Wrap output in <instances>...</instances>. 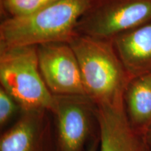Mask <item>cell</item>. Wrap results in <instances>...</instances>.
<instances>
[{
	"mask_svg": "<svg viewBox=\"0 0 151 151\" xmlns=\"http://www.w3.org/2000/svg\"><path fill=\"white\" fill-rule=\"evenodd\" d=\"M56 151H83L91 141L96 106L85 95H54Z\"/></svg>",
	"mask_w": 151,
	"mask_h": 151,
	"instance_id": "5",
	"label": "cell"
},
{
	"mask_svg": "<svg viewBox=\"0 0 151 151\" xmlns=\"http://www.w3.org/2000/svg\"><path fill=\"white\" fill-rule=\"evenodd\" d=\"M58 0H0V12L4 18L27 16Z\"/></svg>",
	"mask_w": 151,
	"mask_h": 151,
	"instance_id": "11",
	"label": "cell"
},
{
	"mask_svg": "<svg viewBox=\"0 0 151 151\" xmlns=\"http://www.w3.org/2000/svg\"><path fill=\"white\" fill-rule=\"evenodd\" d=\"M151 20V0H91L77 23L80 35L112 40Z\"/></svg>",
	"mask_w": 151,
	"mask_h": 151,
	"instance_id": "4",
	"label": "cell"
},
{
	"mask_svg": "<svg viewBox=\"0 0 151 151\" xmlns=\"http://www.w3.org/2000/svg\"><path fill=\"white\" fill-rule=\"evenodd\" d=\"M112 43L131 78L151 71V20L116 36Z\"/></svg>",
	"mask_w": 151,
	"mask_h": 151,
	"instance_id": "9",
	"label": "cell"
},
{
	"mask_svg": "<svg viewBox=\"0 0 151 151\" xmlns=\"http://www.w3.org/2000/svg\"><path fill=\"white\" fill-rule=\"evenodd\" d=\"M46 110L22 111L0 139V151H56L55 141Z\"/></svg>",
	"mask_w": 151,
	"mask_h": 151,
	"instance_id": "7",
	"label": "cell"
},
{
	"mask_svg": "<svg viewBox=\"0 0 151 151\" xmlns=\"http://www.w3.org/2000/svg\"><path fill=\"white\" fill-rule=\"evenodd\" d=\"M147 133H148V138H149V141H150V143L151 144V125H150V127H149L148 131H147Z\"/></svg>",
	"mask_w": 151,
	"mask_h": 151,
	"instance_id": "14",
	"label": "cell"
},
{
	"mask_svg": "<svg viewBox=\"0 0 151 151\" xmlns=\"http://www.w3.org/2000/svg\"><path fill=\"white\" fill-rule=\"evenodd\" d=\"M141 151H148V149H147L146 148H143V147H142V149H141Z\"/></svg>",
	"mask_w": 151,
	"mask_h": 151,
	"instance_id": "15",
	"label": "cell"
},
{
	"mask_svg": "<svg viewBox=\"0 0 151 151\" xmlns=\"http://www.w3.org/2000/svg\"><path fill=\"white\" fill-rule=\"evenodd\" d=\"M91 0H58L33 14L4 18L0 24V50L68 42Z\"/></svg>",
	"mask_w": 151,
	"mask_h": 151,
	"instance_id": "2",
	"label": "cell"
},
{
	"mask_svg": "<svg viewBox=\"0 0 151 151\" xmlns=\"http://www.w3.org/2000/svg\"><path fill=\"white\" fill-rule=\"evenodd\" d=\"M68 43L78 59L87 97L96 106L124 105V91L132 78L112 41L76 33Z\"/></svg>",
	"mask_w": 151,
	"mask_h": 151,
	"instance_id": "1",
	"label": "cell"
},
{
	"mask_svg": "<svg viewBox=\"0 0 151 151\" xmlns=\"http://www.w3.org/2000/svg\"><path fill=\"white\" fill-rule=\"evenodd\" d=\"M37 49L41 74L53 95L86 96L78 59L69 43H43Z\"/></svg>",
	"mask_w": 151,
	"mask_h": 151,
	"instance_id": "6",
	"label": "cell"
},
{
	"mask_svg": "<svg viewBox=\"0 0 151 151\" xmlns=\"http://www.w3.org/2000/svg\"><path fill=\"white\" fill-rule=\"evenodd\" d=\"M0 83L22 111L53 110L54 95L39 70L37 46L0 50Z\"/></svg>",
	"mask_w": 151,
	"mask_h": 151,
	"instance_id": "3",
	"label": "cell"
},
{
	"mask_svg": "<svg viewBox=\"0 0 151 151\" xmlns=\"http://www.w3.org/2000/svg\"><path fill=\"white\" fill-rule=\"evenodd\" d=\"M96 106V105H95ZM99 129L98 151H141L137 133L122 106H96Z\"/></svg>",
	"mask_w": 151,
	"mask_h": 151,
	"instance_id": "8",
	"label": "cell"
},
{
	"mask_svg": "<svg viewBox=\"0 0 151 151\" xmlns=\"http://www.w3.org/2000/svg\"><path fill=\"white\" fill-rule=\"evenodd\" d=\"M99 134L95 136L90 143L88 145V148L86 151H98L99 150Z\"/></svg>",
	"mask_w": 151,
	"mask_h": 151,
	"instance_id": "13",
	"label": "cell"
},
{
	"mask_svg": "<svg viewBox=\"0 0 151 151\" xmlns=\"http://www.w3.org/2000/svg\"><path fill=\"white\" fill-rule=\"evenodd\" d=\"M124 109L132 127L147 132L151 125V71L133 77L124 94Z\"/></svg>",
	"mask_w": 151,
	"mask_h": 151,
	"instance_id": "10",
	"label": "cell"
},
{
	"mask_svg": "<svg viewBox=\"0 0 151 151\" xmlns=\"http://www.w3.org/2000/svg\"><path fill=\"white\" fill-rule=\"evenodd\" d=\"M20 107L15 100L3 89L0 88V126L2 128L7 124Z\"/></svg>",
	"mask_w": 151,
	"mask_h": 151,
	"instance_id": "12",
	"label": "cell"
}]
</instances>
